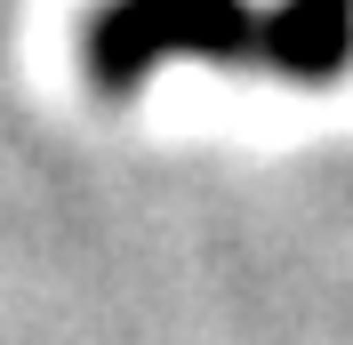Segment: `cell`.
I'll return each mask as SVG.
<instances>
[{"mask_svg":"<svg viewBox=\"0 0 353 345\" xmlns=\"http://www.w3.org/2000/svg\"><path fill=\"white\" fill-rule=\"evenodd\" d=\"M169 57L265 65L297 88H321L353 65V0H105L81 32V65L97 97H137L145 72Z\"/></svg>","mask_w":353,"mask_h":345,"instance_id":"1","label":"cell"}]
</instances>
